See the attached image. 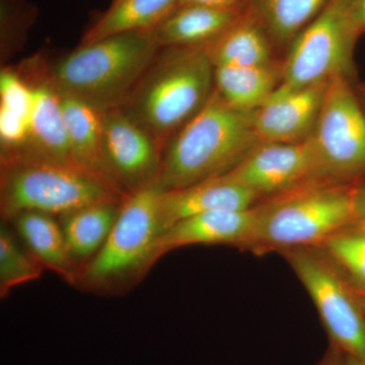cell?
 <instances>
[{"label":"cell","mask_w":365,"mask_h":365,"mask_svg":"<svg viewBox=\"0 0 365 365\" xmlns=\"http://www.w3.org/2000/svg\"><path fill=\"white\" fill-rule=\"evenodd\" d=\"M343 365H365V362L360 361V360L356 359H353V357L346 356L345 355Z\"/></svg>","instance_id":"obj_33"},{"label":"cell","mask_w":365,"mask_h":365,"mask_svg":"<svg viewBox=\"0 0 365 365\" xmlns=\"http://www.w3.org/2000/svg\"><path fill=\"white\" fill-rule=\"evenodd\" d=\"M346 14L360 34H365V0H340Z\"/></svg>","instance_id":"obj_28"},{"label":"cell","mask_w":365,"mask_h":365,"mask_svg":"<svg viewBox=\"0 0 365 365\" xmlns=\"http://www.w3.org/2000/svg\"><path fill=\"white\" fill-rule=\"evenodd\" d=\"M357 294H359L360 304H361L362 307H364V311L365 313V292H357Z\"/></svg>","instance_id":"obj_34"},{"label":"cell","mask_w":365,"mask_h":365,"mask_svg":"<svg viewBox=\"0 0 365 365\" xmlns=\"http://www.w3.org/2000/svg\"><path fill=\"white\" fill-rule=\"evenodd\" d=\"M309 140L316 179L345 186L365 180V111L352 81H329Z\"/></svg>","instance_id":"obj_7"},{"label":"cell","mask_w":365,"mask_h":365,"mask_svg":"<svg viewBox=\"0 0 365 365\" xmlns=\"http://www.w3.org/2000/svg\"><path fill=\"white\" fill-rule=\"evenodd\" d=\"M13 222L36 260L71 284H78V264L67 249L60 223L55 222L52 215L26 211L16 216Z\"/></svg>","instance_id":"obj_18"},{"label":"cell","mask_w":365,"mask_h":365,"mask_svg":"<svg viewBox=\"0 0 365 365\" xmlns=\"http://www.w3.org/2000/svg\"><path fill=\"white\" fill-rule=\"evenodd\" d=\"M28 136V120L0 106V137L2 150L23 148L26 145Z\"/></svg>","instance_id":"obj_27"},{"label":"cell","mask_w":365,"mask_h":365,"mask_svg":"<svg viewBox=\"0 0 365 365\" xmlns=\"http://www.w3.org/2000/svg\"><path fill=\"white\" fill-rule=\"evenodd\" d=\"M273 43L247 7L227 30L205 45L215 67L260 66L273 63Z\"/></svg>","instance_id":"obj_17"},{"label":"cell","mask_w":365,"mask_h":365,"mask_svg":"<svg viewBox=\"0 0 365 365\" xmlns=\"http://www.w3.org/2000/svg\"><path fill=\"white\" fill-rule=\"evenodd\" d=\"M259 202L261 198L254 192L220 177L186 188L165 190L160 201L163 232L192 216L212 211L242 210Z\"/></svg>","instance_id":"obj_14"},{"label":"cell","mask_w":365,"mask_h":365,"mask_svg":"<svg viewBox=\"0 0 365 365\" xmlns=\"http://www.w3.org/2000/svg\"><path fill=\"white\" fill-rule=\"evenodd\" d=\"M259 143L254 112L239 111L217 91L165 144L158 184L165 191L222 177Z\"/></svg>","instance_id":"obj_1"},{"label":"cell","mask_w":365,"mask_h":365,"mask_svg":"<svg viewBox=\"0 0 365 365\" xmlns=\"http://www.w3.org/2000/svg\"><path fill=\"white\" fill-rule=\"evenodd\" d=\"M356 88V86H355ZM357 95H359L360 102H361L362 107H364L365 111V83L364 85H360L356 88Z\"/></svg>","instance_id":"obj_32"},{"label":"cell","mask_w":365,"mask_h":365,"mask_svg":"<svg viewBox=\"0 0 365 365\" xmlns=\"http://www.w3.org/2000/svg\"><path fill=\"white\" fill-rule=\"evenodd\" d=\"M352 194L356 220L365 222V180L353 186Z\"/></svg>","instance_id":"obj_30"},{"label":"cell","mask_w":365,"mask_h":365,"mask_svg":"<svg viewBox=\"0 0 365 365\" xmlns=\"http://www.w3.org/2000/svg\"><path fill=\"white\" fill-rule=\"evenodd\" d=\"M120 109L163 150L215 91V66L205 46L162 48Z\"/></svg>","instance_id":"obj_2"},{"label":"cell","mask_w":365,"mask_h":365,"mask_svg":"<svg viewBox=\"0 0 365 365\" xmlns=\"http://www.w3.org/2000/svg\"><path fill=\"white\" fill-rule=\"evenodd\" d=\"M282 254L318 309L331 345L365 362V313L356 289L319 247Z\"/></svg>","instance_id":"obj_8"},{"label":"cell","mask_w":365,"mask_h":365,"mask_svg":"<svg viewBox=\"0 0 365 365\" xmlns=\"http://www.w3.org/2000/svg\"><path fill=\"white\" fill-rule=\"evenodd\" d=\"M187 4H198L216 7V9H235V11H245L248 7L249 0H180L179 6Z\"/></svg>","instance_id":"obj_29"},{"label":"cell","mask_w":365,"mask_h":365,"mask_svg":"<svg viewBox=\"0 0 365 365\" xmlns=\"http://www.w3.org/2000/svg\"><path fill=\"white\" fill-rule=\"evenodd\" d=\"M0 98L1 107L21 115L28 121L30 120L33 109V91L20 74L9 69H2L0 73Z\"/></svg>","instance_id":"obj_26"},{"label":"cell","mask_w":365,"mask_h":365,"mask_svg":"<svg viewBox=\"0 0 365 365\" xmlns=\"http://www.w3.org/2000/svg\"><path fill=\"white\" fill-rule=\"evenodd\" d=\"M319 248L339 267L359 292H365V222L355 220L326 240Z\"/></svg>","instance_id":"obj_24"},{"label":"cell","mask_w":365,"mask_h":365,"mask_svg":"<svg viewBox=\"0 0 365 365\" xmlns=\"http://www.w3.org/2000/svg\"><path fill=\"white\" fill-rule=\"evenodd\" d=\"M180 0H113L83 40V44L130 31L150 30L172 13Z\"/></svg>","instance_id":"obj_23"},{"label":"cell","mask_w":365,"mask_h":365,"mask_svg":"<svg viewBox=\"0 0 365 365\" xmlns=\"http://www.w3.org/2000/svg\"><path fill=\"white\" fill-rule=\"evenodd\" d=\"M245 11L180 6L151 30L160 48L205 46L220 37Z\"/></svg>","instance_id":"obj_16"},{"label":"cell","mask_w":365,"mask_h":365,"mask_svg":"<svg viewBox=\"0 0 365 365\" xmlns=\"http://www.w3.org/2000/svg\"><path fill=\"white\" fill-rule=\"evenodd\" d=\"M353 186L312 179L264 199L255 206L253 237L246 250L256 253L319 247L356 220Z\"/></svg>","instance_id":"obj_5"},{"label":"cell","mask_w":365,"mask_h":365,"mask_svg":"<svg viewBox=\"0 0 365 365\" xmlns=\"http://www.w3.org/2000/svg\"><path fill=\"white\" fill-rule=\"evenodd\" d=\"M103 153L108 175L128 194L158 182L162 150L120 108L103 112Z\"/></svg>","instance_id":"obj_11"},{"label":"cell","mask_w":365,"mask_h":365,"mask_svg":"<svg viewBox=\"0 0 365 365\" xmlns=\"http://www.w3.org/2000/svg\"><path fill=\"white\" fill-rule=\"evenodd\" d=\"M222 179L241 185L264 199L316 179L311 140L259 143Z\"/></svg>","instance_id":"obj_10"},{"label":"cell","mask_w":365,"mask_h":365,"mask_svg":"<svg viewBox=\"0 0 365 365\" xmlns=\"http://www.w3.org/2000/svg\"><path fill=\"white\" fill-rule=\"evenodd\" d=\"M160 50L151 29L115 34L81 45L49 78L60 93L109 111L126 102Z\"/></svg>","instance_id":"obj_4"},{"label":"cell","mask_w":365,"mask_h":365,"mask_svg":"<svg viewBox=\"0 0 365 365\" xmlns=\"http://www.w3.org/2000/svg\"><path fill=\"white\" fill-rule=\"evenodd\" d=\"M330 0H249L248 9L256 16L277 47H289L294 38Z\"/></svg>","instance_id":"obj_22"},{"label":"cell","mask_w":365,"mask_h":365,"mask_svg":"<svg viewBox=\"0 0 365 365\" xmlns=\"http://www.w3.org/2000/svg\"><path fill=\"white\" fill-rule=\"evenodd\" d=\"M37 81H28L34 101L28 140L23 148L56 162L76 165L72 158L59 91L49 76Z\"/></svg>","instance_id":"obj_15"},{"label":"cell","mask_w":365,"mask_h":365,"mask_svg":"<svg viewBox=\"0 0 365 365\" xmlns=\"http://www.w3.org/2000/svg\"><path fill=\"white\" fill-rule=\"evenodd\" d=\"M344 353L334 345L324 355L323 359L317 365H343L344 362Z\"/></svg>","instance_id":"obj_31"},{"label":"cell","mask_w":365,"mask_h":365,"mask_svg":"<svg viewBox=\"0 0 365 365\" xmlns=\"http://www.w3.org/2000/svg\"><path fill=\"white\" fill-rule=\"evenodd\" d=\"M44 266L33 256L21 251L11 232L0 228V295L6 297L11 289L37 280Z\"/></svg>","instance_id":"obj_25"},{"label":"cell","mask_w":365,"mask_h":365,"mask_svg":"<svg viewBox=\"0 0 365 365\" xmlns=\"http://www.w3.org/2000/svg\"><path fill=\"white\" fill-rule=\"evenodd\" d=\"M255 206L242 210L212 211L175 223L158 237L153 262L173 250L191 245H230L247 249L253 237Z\"/></svg>","instance_id":"obj_13"},{"label":"cell","mask_w":365,"mask_h":365,"mask_svg":"<svg viewBox=\"0 0 365 365\" xmlns=\"http://www.w3.org/2000/svg\"><path fill=\"white\" fill-rule=\"evenodd\" d=\"M281 67H215V88L220 97L239 111L252 113L261 107L281 83Z\"/></svg>","instance_id":"obj_19"},{"label":"cell","mask_w":365,"mask_h":365,"mask_svg":"<svg viewBox=\"0 0 365 365\" xmlns=\"http://www.w3.org/2000/svg\"><path fill=\"white\" fill-rule=\"evenodd\" d=\"M126 196L112 180L78 165L56 162L25 148L2 150L0 206L4 220L26 211L61 216Z\"/></svg>","instance_id":"obj_3"},{"label":"cell","mask_w":365,"mask_h":365,"mask_svg":"<svg viewBox=\"0 0 365 365\" xmlns=\"http://www.w3.org/2000/svg\"><path fill=\"white\" fill-rule=\"evenodd\" d=\"M360 35L340 0H330L288 47L281 85L302 88L338 76L354 83V51Z\"/></svg>","instance_id":"obj_9"},{"label":"cell","mask_w":365,"mask_h":365,"mask_svg":"<svg viewBox=\"0 0 365 365\" xmlns=\"http://www.w3.org/2000/svg\"><path fill=\"white\" fill-rule=\"evenodd\" d=\"M328 83L302 88L280 83L254 112L259 143H292L309 138L316 126Z\"/></svg>","instance_id":"obj_12"},{"label":"cell","mask_w":365,"mask_h":365,"mask_svg":"<svg viewBox=\"0 0 365 365\" xmlns=\"http://www.w3.org/2000/svg\"><path fill=\"white\" fill-rule=\"evenodd\" d=\"M158 182L127 194L105 244L81 271L78 284L110 292L123 287L150 270L155 245L163 234Z\"/></svg>","instance_id":"obj_6"},{"label":"cell","mask_w":365,"mask_h":365,"mask_svg":"<svg viewBox=\"0 0 365 365\" xmlns=\"http://www.w3.org/2000/svg\"><path fill=\"white\" fill-rule=\"evenodd\" d=\"M60 97L74 163L112 180L103 153V112L71 96Z\"/></svg>","instance_id":"obj_20"},{"label":"cell","mask_w":365,"mask_h":365,"mask_svg":"<svg viewBox=\"0 0 365 365\" xmlns=\"http://www.w3.org/2000/svg\"><path fill=\"white\" fill-rule=\"evenodd\" d=\"M122 202L91 204L60 216L67 249L76 264L93 258L102 248L116 222Z\"/></svg>","instance_id":"obj_21"}]
</instances>
